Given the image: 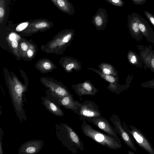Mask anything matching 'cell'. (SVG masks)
<instances>
[{
    "label": "cell",
    "instance_id": "6da1fadb",
    "mask_svg": "<svg viewBox=\"0 0 154 154\" xmlns=\"http://www.w3.org/2000/svg\"><path fill=\"white\" fill-rule=\"evenodd\" d=\"M81 128L82 133L85 136L103 146L113 149H117L122 147L121 142L108 134L94 129L85 120H83Z\"/></svg>",
    "mask_w": 154,
    "mask_h": 154
},
{
    "label": "cell",
    "instance_id": "7a4b0ae2",
    "mask_svg": "<svg viewBox=\"0 0 154 154\" xmlns=\"http://www.w3.org/2000/svg\"><path fill=\"white\" fill-rule=\"evenodd\" d=\"M75 31L72 29H66L60 32L54 37V39L48 43V49L51 52H57L61 54L69 46L73 40Z\"/></svg>",
    "mask_w": 154,
    "mask_h": 154
},
{
    "label": "cell",
    "instance_id": "3957f363",
    "mask_svg": "<svg viewBox=\"0 0 154 154\" xmlns=\"http://www.w3.org/2000/svg\"><path fill=\"white\" fill-rule=\"evenodd\" d=\"M122 126L139 146L149 154H154V149L152 144L140 129L132 125H129L128 127L125 122H123Z\"/></svg>",
    "mask_w": 154,
    "mask_h": 154
},
{
    "label": "cell",
    "instance_id": "277c9868",
    "mask_svg": "<svg viewBox=\"0 0 154 154\" xmlns=\"http://www.w3.org/2000/svg\"><path fill=\"white\" fill-rule=\"evenodd\" d=\"M75 101L77 107L76 113L82 119L101 116L98 106L93 101L85 100L81 103L77 100Z\"/></svg>",
    "mask_w": 154,
    "mask_h": 154
},
{
    "label": "cell",
    "instance_id": "5b68a950",
    "mask_svg": "<svg viewBox=\"0 0 154 154\" xmlns=\"http://www.w3.org/2000/svg\"><path fill=\"white\" fill-rule=\"evenodd\" d=\"M109 119L114 126L117 133L122 140L131 149L136 152L137 150L134 141L131 135L125 129L122 125L121 120L117 115L113 114Z\"/></svg>",
    "mask_w": 154,
    "mask_h": 154
},
{
    "label": "cell",
    "instance_id": "8992f818",
    "mask_svg": "<svg viewBox=\"0 0 154 154\" xmlns=\"http://www.w3.org/2000/svg\"><path fill=\"white\" fill-rule=\"evenodd\" d=\"M91 123L116 140L121 142L115 129L105 118L100 116L95 117L86 118L83 119Z\"/></svg>",
    "mask_w": 154,
    "mask_h": 154
},
{
    "label": "cell",
    "instance_id": "52a82bcc",
    "mask_svg": "<svg viewBox=\"0 0 154 154\" xmlns=\"http://www.w3.org/2000/svg\"><path fill=\"white\" fill-rule=\"evenodd\" d=\"M53 26V22L46 19H31L29 20V23L27 28L21 33L23 34H29L39 31H44Z\"/></svg>",
    "mask_w": 154,
    "mask_h": 154
},
{
    "label": "cell",
    "instance_id": "ba28073f",
    "mask_svg": "<svg viewBox=\"0 0 154 154\" xmlns=\"http://www.w3.org/2000/svg\"><path fill=\"white\" fill-rule=\"evenodd\" d=\"M131 14L146 40L149 42L154 43V31L148 22L138 14L134 12Z\"/></svg>",
    "mask_w": 154,
    "mask_h": 154
},
{
    "label": "cell",
    "instance_id": "9c48e42d",
    "mask_svg": "<svg viewBox=\"0 0 154 154\" xmlns=\"http://www.w3.org/2000/svg\"><path fill=\"white\" fill-rule=\"evenodd\" d=\"M139 51V54L144 64V68L149 69L154 72V50L152 47L144 46L141 45H136Z\"/></svg>",
    "mask_w": 154,
    "mask_h": 154
},
{
    "label": "cell",
    "instance_id": "30bf717a",
    "mask_svg": "<svg viewBox=\"0 0 154 154\" xmlns=\"http://www.w3.org/2000/svg\"><path fill=\"white\" fill-rule=\"evenodd\" d=\"M44 145L40 140H30L21 145L18 150V154H35L39 152Z\"/></svg>",
    "mask_w": 154,
    "mask_h": 154
},
{
    "label": "cell",
    "instance_id": "8fae6325",
    "mask_svg": "<svg viewBox=\"0 0 154 154\" xmlns=\"http://www.w3.org/2000/svg\"><path fill=\"white\" fill-rule=\"evenodd\" d=\"M71 86L79 97L85 95L94 96L99 91L89 80H87L77 84L72 85Z\"/></svg>",
    "mask_w": 154,
    "mask_h": 154
},
{
    "label": "cell",
    "instance_id": "7c38bea8",
    "mask_svg": "<svg viewBox=\"0 0 154 154\" xmlns=\"http://www.w3.org/2000/svg\"><path fill=\"white\" fill-rule=\"evenodd\" d=\"M87 69L94 71L104 80L108 82L109 83V85L107 88L110 91L115 92L118 94H119L120 92L125 89V88L120 87L123 85L121 86L119 84L118 76L116 77L104 74L99 69L94 68H87Z\"/></svg>",
    "mask_w": 154,
    "mask_h": 154
},
{
    "label": "cell",
    "instance_id": "4fadbf2b",
    "mask_svg": "<svg viewBox=\"0 0 154 154\" xmlns=\"http://www.w3.org/2000/svg\"><path fill=\"white\" fill-rule=\"evenodd\" d=\"M91 23L98 30H104L108 21V14L106 10L102 7L99 8L93 17Z\"/></svg>",
    "mask_w": 154,
    "mask_h": 154
},
{
    "label": "cell",
    "instance_id": "5bb4252c",
    "mask_svg": "<svg viewBox=\"0 0 154 154\" xmlns=\"http://www.w3.org/2000/svg\"><path fill=\"white\" fill-rule=\"evenodd\" d=\"M42 83L58 98L71 94L67 87L62 83L43 81Z\"/></svg>",
    "mask_w": 154,
    "mask_h": 154
},
{
    "label": "cell",
    "instance_id": "9a60e30c",
    "mask_svg": "<svg viewBox=\"0 0 154 154\" xmlns=\"http://www.w3.org/2000/svg\"><path fill=\"white\" fill-rule=\"evenodd\" d=\"M62 66L67 72H71L73 70L79 71L81 69V63L77 59L70 57L62 58Z\"/></svg>",
    "mask_w": 154,
    "mask_h": 154
},
{
    "label": "cell",
    "instance_id": "2e32d148",
    "mask_svg": "<svg viewBox=\"0 0 154 154\" xmlns=\"http://www.w3.org/2000/svg\"><path fill=\"white\" fill-rule=\"evenodd\" d=\"M127 20V26L132 38L137 41L142 40L143 35L137 23L131 15H128Z\"/></svg>",
    "mask_w": 154,
    "mask_h": 154
},
{
    "label": "cell",
    "instance_id": "e0dca14e",
    "mask_svg": "<svg viewBox=\"0 0 154 154\" xmlns=\"http://www.w3.org/2000/svg\"><path fill=\"white\" fill-rule=\"evenodd\" d=\"M11 0H0V26L3 28L8 21Z\"/></svg>",
    "mask_w": 154,
    "mask_h": 154
},
{
    "label": "cell",
    "instance_id": "ac0fdd59",
    "mask_svg": "<svg viewBox=\"0 0 154 154\" xmlns=\"http://www.w3.org/2000/svg\"><path fill=\"white\" fill-rule=\"evenodd\" d=\"M60 10L68 14L73 15L75 11L72 3L68 0H50Z\"/></svg>",
    "mask_w": 154,
    "mask_h": 154
},
{
    "label": "cell",
    "instance_id": "d6986e66",
    "mask_svg": "<svg viewBox=\"0 0 154 154\" xmlns=\"http://www.w3.org/2000/svg\"><path fill=\"white\" fill-rule=\"evenodd\" d=\"M61 124L63 128L66 132L69 138L81 150H83L84 148L83 143L76 133L66 123Z\"/></svg>",
    "mask_w": 154,
    "mask_h": 154
},
{
    "label": "cell",
    "instance_id": "ffe728a7",
    "mask_svg": "<svg viewBox=\"0 0 154 154\" xmlns=\"http://www.w3.org/2000/svg\"><path fill=\"white\" fill-rule=\"evenodd\" d=\"M42 104L48 111L54 115L58 116H63L64 114L63 111L54 102L46 97H42Z\"/></svg>",
    "mask_w": 154,
    "mask_h": 154
},
{
    "label": "cell",
    "instance_id": "44dd1931",
    "mask_svg": "<svg viewBox=\"0 0 154 154\" xmlns=\"http://www.w3.org/2000/svg\"><path fill=\"white\" fill-rule=\"evenodd\" d=\"M58 99V102L61 105L66 109L72 110L76 113L77 107L71 94Z\"/></svg>",
    "mask_w": 154,
    "mask_h": 154
},
{
    "label": "cell",
    "instance_id": "7402d4cb",
    "mask_svg": "<svg viewBox=\"0 0 154 154\" xmlns=\"http://www.w3.org/2000/svg\"><path fill=\"white\" fill-rule=\"evenodd\" d=\"M128 60L129 63L139 68H143V63L140 55L131 50L127 54Z\"/></svg>",
    "mask_w": 154,
    "mask_h": 154
},
{
    "label": "cell",
    "instance_id": "603a6c76",
    "mask_svg": "<svg viewBox=\"0 0 154 154\" xmlns=\"http://www.w3.org/2000/svg\"><path fill=\"white\" fill-rule=\"evenodd\" d=\"M98 68L104 74L118 76V73L119 72L110 63L102 62L99 65Z\"/></svg>",
    "mask_w": 154,
    "mask_h": 154
},
{
    "label": "cell",
    "instance_id": "cb8c5ba5",
    "mask_svg": "<svg viewBox=\"0 0 154 154\" xmlns=\"http://www.w3.org/2000/svg\"><path fill=\"white\" fill-rule=\"evenodd\" d=\"M29 23V20H28L16 24L15 31L18 32H22L27 28Z\"/></svg>",
    "mask_w": 154,
    "mask_h": 154
},
{
    "label": "cell",
    "instance_id": "d4e9b609",
    "mask_svg": "<svg viewBox=\"0 0 154 154\" xmlns=\"http://www.w3.org/2000/svg\"><path fill=\"white\" fill-rule=\"evenodd\" d=\"M111 5L117 7H123L124 2L122 0H104Z\"/></svg>",
    "mask_w": 154,
    "mask_h": 154
},
{
    "label": "cell",
    "instance_id": "484cf974",
    "mask_svg": "<svg viewBox=\"0 0 154 154\" xmlns=\"http://www.w3.org/2000/svg\"><path fill=\"white\" fill-rule=\"evenodd\" d=\"M140 86L143 88H149L152 89L154 88V79L142 83Z\"/></svg>",
    "mask_w": 154,
    "mask_h": 154
},
{
    "label": "cell",
    "instance_id": "4316f807",
    "mask_svg": "<svg viewBox=\"0 0 154 154\" xmlns=\"http://www.w3.org/2000/svg\"><path fill=\"white\" fill-rule=\"evenodd\" d=\"M42 68L44 70L47 71L50 70L53 66V64L51 62L48 61H44L42 63Z\"/></svg>",
    "mask_w": 154,
    "mask_h": 154
},
{
    "label": "cell",
    "instance_id": "83f0119b",
    "mask_svg": "<svg viewBox=\"0 0 154 154\" xmlns=\"http://www.w3.org/2000/svg\"><path fill=\"white\" fill-rule=\"evenodd\" d=\"M144 14L149 21L154 27V15L149 12L146 11H144Z\"/></svg>",
    "mask_w": 154,
    "mask_h": 154
},
{
    "label": "cell",
    "instance_id": "f1b7e54d",
    "mask_svg": "<svg viewBox=\"0 0 154 154\" xmlns=\"http://www.w3.org/2000/svg\"><path fill=\"white\" fill-rule=\"evenodd\" d=\"M147 0H132L133 3L137 5H142L145 3Z\"/></svg>",
    "mask_w": 154,
    "mask_h": 154
},
{
    "label": "cell",
    "instance_id": "f546056e",
    "mask_svg": "<svg viewBox=\"0 0 154 154\" xmlns=\"http://www.w3.org/2000/svg\"><path fill=\"white\" fill-rule=\"evenodd\" d=\"M3 132L2 129L1 128H0V154H2L3 153V150L2 149V140L3 136Z\"/></svg>",
    "mask_w": 154,
    "mask_h": 154
},
{
    "label": "cell",
    "instance_id": "4dcf8cb0",
    "mask_svg": "<svg viewBox=\"0 0 154 154\" xmlns=\"http://www.w3.org/2000/svg\"><path fill=\"white\" fill-rule=\"evenodd\" d=\"M21 47L23 50L26 51L28 49V46L27 44L25 42H22L20 45Z\"/></svg>",
    "mask_w": 154,
    "mask_h": 154
},
{
    "label": "cell",
    "instance_id": "1f68e13d",
    "mask_svg": "<svg viewBox=\"0 0 154 154\" xmlns=\"http://www.w3.org/2000/svg\"><path fill=\"white\" fill-rule=\"evenodd\" d=\"M18 43L17 40L15 39L13 40L11 42V45L13 48H16L17 47Z\"/></svg>",
    "mask_w": 154,
    "mask_h": 154
},
{
    "label": "cell",
    "instance_id": "d6a6232c",
    "mask_svg": "<svg viewBox=\"0 0 154 154\" xmlns=\"http://www.w3.org/2000/svg\"><path fill=\"white\" fill-rule=\"evenodd\" d=\"M27 54L29 57H31L33 54V52L32 50L29 49L27 51Z\"/></svg>",
    "mask_w": 154,
    "mask_h": 154
},
{
    "label": "cell",
    "instance_id": "836d02e7",
    "mask_svg": "<svg viewBox=\"0 0 154 154\" xmlns=\"http://www.w3.org/2000/svg\"><path fill=\"white\" fill-rule=\"evenodd\" d=\"M16 35L14 32H11L9 35V38L12 40L15 39Z\"/></svg>",
    "mask_w": 154,
    "mask_h": 154
},
{
    "label": "cell",
    "instance_id": "e575fe53",
    "mask_svg": "<svg viewBox=\"0 0 154 154\" xmlns=\"http://www.w3.org/2000/svg\"><path fill=\"white\" fill-rule=\"evenodd\" d=\"M128 153L129 154H135V153L134 152H132L131 151H128Z\"/></svg>",
    "mask_w": 154,
    "mask_h": 154
},
{
    "label": "cell",
    "instance_id": "d590c367",
    "mask_svg": "<svg viewBox=\"0 0 154 154\" xmlns=\"http://www.w3.org/2000/svg\"><path fill=\"white\" fill-rule=\"evenodd\" d=\"M16 0H13V1H16Z\"/></svg>",
    "mask_w": 154,
    "mask_h": 154
}]
</instances>
